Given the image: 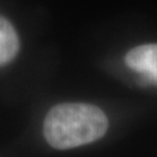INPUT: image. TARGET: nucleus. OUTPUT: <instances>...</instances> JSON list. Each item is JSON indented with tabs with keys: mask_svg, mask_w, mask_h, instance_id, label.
Segmentation results:
<instances>
[{
	"mask_svg": "<svg viewBox=\"0 0 157 157\" xmlns=\"http://www.w3.org/2000/svg\"><path fill=\"white\" fill-rule=\"evenodd\" d=\"M126 64L140 73L148 82L157 85V45H141L134 47L126 55Z\"/></svg>",
	"mask_w": 157,
	"mask_h": 157,
	"instance_id": "2",
	"label": "nucleus"
},
{
	"mask_svg": "<svg viewBox=\"0 0 157 157\" xmlns=\"http://www.w3.org/2000/svg\"><path fill=\"white\" fill-rule=\"evenodd\" d=\"M20 48L18 36L7 18L0 16V67L8 64L17 55Z\"/></svg>",
	"mask_w": 157,
	"mask_h": 157,
	"instance_id": "3",
	"label": "nucleus"
},
{
	"mask_svg": "<svg viewBox=\"0 0 157 157\" xmlns=\"http://www.w3.org/2000/svg\"><path fill=\"white\" fill-rule=\"evenodd\" d=\"M109 121L100 107L67 102L50 109L43 122L45 139L55 149H72L97 141L106 134Z\"/></svg>",
	"mask_w": 157,
	"mask_h": 157,
	"instance_id": "1",
	"label": "nucleus"
}]
</instances>
